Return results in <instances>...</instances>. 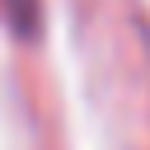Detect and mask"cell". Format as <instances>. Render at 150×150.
Here are the masks:
<instances>
[{"label": "cell", "instance_id": "6da1fadb", "mask_svg": "<svg viewBox=\"0 0 150 150\" xmlns=\"http://www.w3.org/2000/svg\"><path fill=\"white\" fill-rule=\"evenodd\" d=\"M5 5V19L19 38H33L38 33V0H0Z\"/></svg>", "mask_w": 150, "mask_h": 150}]
</instances>
